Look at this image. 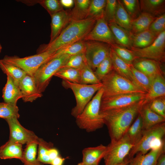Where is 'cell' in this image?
I'll return each instance as SVG.
<instances>
[{
    "label": "cell",
    "instance_id": "8992f818",
    "mask_svg": "<svg viewBox=\"0 0 165 165\" xmlns=\"http://www.w3.org/2000/svg\"><path fill=\"white\" fill-rule=\"evenodd\" d=\"M55 53L45 52L23 58L16 56L6 55L2 60L20 68L28 75L33 77L41 65L53 58Z\"/></svg>",
    "mask_w": 165,
    "mask_h": 165
},
{
    "label": "cell",
    "instance_id": "d6986e66",
    "mask_svg": "<svg viewBox=\"0 0 165 165\" xmlns=\"http://www.w3.org/2000/svg\"><path fill=\"white\" fill-rule=\"evenodd\" d=\"M108 24L113 35L116 44L130 50L132 47V33L118 25L115 22Z\"/></svg>",
    "mask_w": 165,
    "mask_h": 165
},
{
    "label": "cell",
    "instance_id": "11a10c76",
    "mask_svg": "<svg viewBox=\"0 0 165 165\" xmlns=\"http://www.w3.org/2000/svg\"><path fill=\"white\" fill-rule=\"evenodd\" d=\"M77 165H91L86 164L81 162H80L78 163Z\"/></svg>",
    "mask_w": 165,
    "mask_h": 165
},
{
    "label": "cell",
    "instance_id": "7402d4cb",
    "mask_svg": "<svg viewBox=\"0 0 165 165\" xmlns=\"http://www.w3.org/2000/svg\"><path fill=\"white\" fill-rule=\"evenodd\" d=\"M7 76L6 83L2 90V97L4 102L16 105L18 100L22 97L21 92L13 79L9 75Z\"/></svg>",
    "mask_w": 165,
    "mask_h": 165
},
{
    "label": "cell",
    "instance_id": "7c38bea8",
    "mask_svg": "<svg viewBox=\"0 0 165 165\" xmlns=\"http://www.w3.org/2000/svg\"><path fill=\"white\" fill-rule=\"evenodd\" d=\"M146 93H130L118 95L101 99L100 112L126 107L143 100Z\"/></svg>",
    "mask_w": 165,
    "mask_h": 165
},
{
    "label": "cell",
    "instance_id": "9c48e42d",
    "mask_svg": "<svg viewBox=\"0 0 165 165\" xmlns=\"http://www.w3.org/2000/svg\"><path fill=\"white\" fill-rule=\"evenodd\" d=\"M165 134V123L158 124L150 128L143 130L141 138L131 149L127 157L132 159L137 153L142 154L150 150L154 143L159 139L163 138Z\"/></svg>",
    "mask_w": 165,
    "mask_h": 165
},
{
    "label": "cell",
    "instance_id": "db71d44e",
    "mask_svg": "<svg viewBox=\"0 0 165 165\" xmlns=\"http://www.w3.org/2000/svg\"><path fill=\"white\" fill-rule=\"evenodd\" d=\"M130 160L126 158L124 161L118 165H128Z\"/></svg>",
    "mask_w": 165,
    "mask_h": 165
},
{
    "label": "cell",
    "instance_id": "74e56055",
    "mask_svg": "<svg viewBox=\"0 0 165 165\" xmlns=\"http://www.w3.org/2000/svg\"><path fill=\"white\" fill-rule=\"evenodd\" d=\"M79 70L80 83L83 84H94L101 83L94 72L87 64Z\"/></svg>",
    "mask_w": 165,
    "mask_h": 165
},
{
    "label": "cell",
    "instance_id": "4fadbf2b",
    "mask_svg": "<svg viewBox=\"0 0 165 165\" xmlns=\"http://www.w3.org/2000/svg\"><path fill=\"white\" fill-rule=\"evenodd\" d=\"M83 40L101 42L110 46L116 44L113 35L104 15L97 19L94 27Z\"/></svg>",
    "mask_w": 165,
    "mask_h": 165
},
{
    "label": "cell",
    "instance_id": "277c9868",
    "mask_svg": "<svg viewBox=\"0 0 165 165\" xmlns=\"http://www.w3.org/2000/svg\"><path fill=\"white\" fill-rule=\"evenodd\" d=\"M101 82L103 89L102 99L124 94L146 93L113 69L104 77Z\"/></svg>",
    "mask_w": 165,
    "mask_h": 165
},
{
    "label": "cell",
    "instance_id": "8d00e7d4",
    "mask_svg": "<svg viewBox=\"0 0 165 165\" xmlns=\"http://www.w3.org/2000/svg\"><path fill=\"white\" fill-rule=\"evenodd\" d=\"M111 49L122 60L129 65H132L138 58L130 50L116 44L110 46Z\"/></svg>",
    "mask_w": 165,
    "mask_h": 165
},
{
    "label": "cell",
    "instance_id": "e0dca14e",
    "mask_svg": "<svg viewBox=\"0 0 165 165\" xmlns=\"http://www.w3.org/2000/svg\"><path fill=\"white\" fill-rule=\"evenodd\" d=\"M165 97V80L163 75H158L152 80L150 87L145 94L143 105L150 103L155 99Z\"/></svg>",
    "mask_w": 165,
    "mask_h": 165
},
{
    "label": "cell",
    "instance_id": "d590c367",
    "mask_svg": "<svg viewBox=\"0 0 165 165\" xmlns=\"http://www.w3.org/2000/svg\"><path fill=\"white\" fill-rule=\"evenodd\" d=\"M54 76L69 82L80 83V74L78 69L70 68H64L59 69Z\"/></svg>",
    "mask_w": 165,
    "mask_h": 165
},
{
    "label": "cell",
    "instance_id": "8fae6325",
    "mask_svg": "<svg viewBox=\"0 0 165 165\" xmlns=\"http://www.w3.org/2000/svg\"><path fill=\"white\" fill-rule=\"evenodd\" d=\"M85 54L87 63L93 70L110 55L111 47L103 42L94 41H85Z\"/></svg>",
    "mask_w": 165,
    "mask_h": 165
},
{
    "label": "cell",
    "instance_id": "9a60e30c",
    "mask_svg": "<svg viewBox=\"0 0 165 165\" xmlns=\"http://www.w3.org/2000/svg\"><path fill=\"white\" fill-rule=\"evenodd\" d=\"M18 86L24 102H32L42 96L37 87L34 78L28 74L21 80Z\"/></svg>",
    "mask_w": 165,
    "mask_h": 165
},
{
    "label": "cell",
    "instance_id": "f6af8a7d",
    "mask_svg": "<svg viewBox=\"0 0 165 165\" xmlns=\"http://www.w3.org/2000/svg\"><path fill=\"white\" fill-rule=\"evenodd\" d=\"M38 3L44 7L50 16L64 10L60 0H38Z\"/></svg>",
    "mask_w": 165,
    "mask_h": 165
},
{
    "label": "cell",
    "instance_id": "d4e9b609",
    "mask_svg": "<svg viewBox=\"0 0 165 165\" xmlns=\"http://www.w3.org/2000/svg\"><path fill=\"white\" fill-rule=\"evenodd\" d=\"M141 12L149 14L156 17L165 13V0H140Z\"/></svg>",
    "mask_w": 165,
    "mask_h": 165
},
{
    "label": "cell",
    "instance_id": "bcb514c9",
    "mask_svg": "<svg viewBox=\"0 0 165 165\" xmlns=\"http://www.w3.org/2000/svg\"><path fill=\"white\" fill-rule=\"evenodd\" d=\"M117 4L118 0H106L104 15L108 23L115 22Z\"/></svg>",
    "mask_w": 165,
    "mask_h": 165
},
{
    "label": "cell",
    "instance_id": "603a6c76",
    "mask_svg": "<svg viewBox=\"0 0 165 165\" xmlns=\"http://www.w3.org/2000/svg\"><path fill=\"white\" fill-rule=\"evenodd\" d=\"M165 150L164 145L158 149L151 150L145 154L137 153L130 160L128 165H156L158 157Z\"/></svg>",
    "mask_w": 165,
    "mask_h": 165
},
{
    "label": "cell",
    "instance_id": "681fc988",
    "mask_svg": "<svg viewBox=\"0 0 165 165\" xmlns=\"http://www.w3.org/2000/svg\"><path fill=\"white\" fill-rule=\"evenodd\" d=\"M48 155L52 161L54 159L59 156L58 150L53 148L49 149L48 152Z\"/></svg>",
    "mask_w": 165,
    "mask_h": 165
},
{
    "label": "cell",
    "instance_id": "7bdbcfd3",
    "mask_svg": "<svg viewBox=\"0 0 165 165\" xmlns=\"http://www.w3.org/2000/svg\"><path fill=\"white\" fill-rule=\"evenodd\" d=\"M85 53L71 56L61 68L70 67L80 70L87 64Z\"/></svg>",
    "mask_w": 165,
    "mask_h": 165
},
{
    "label": "cell",
    "instance_id": "5b68a950",
    "mask_svg": "<svg viewBox=\"0 0 165 165\" xmlns=\"http://www.w3.org/2000/svg\"><path fill=\"white\" fill-rule=\"evenodd\" d=\"M63 86L71 89L76 100V105L72 109L71 115L76 118L82 112L95 94L103 87L101 82L94 84H83L63 80Z\"/></svg>",
    "mask_w": 165,
    "mask_h": 165
},
{
    "label": "cell",
    "instance_id": "f5cc1de1",
    "mask_svg": "<svg viewBox=\"0 0 165 165\" xmlns=\"http://www.w3.org/2000/svg\"><path fill=\"white\" fill-rule=\"evenodd\" d=\"M156 165H165V152L161 154L158 157Z\"/></svg>",
    "mask_w": 165,
    "mask_h": 165
},
{
    "label": "cell",
    "instance_id": "ba28073f",
    "mask_svg": "<svg viewBox=\"0 0 165 165\" xmlns=\"http://www.w3.org/2000/svg\"><path fill=\"white\" fill-rule=\"evenodd\" d=\"M134 146L125 134L117 141H111L103 157L105 165H118L123 162Z\"/></svg>",
    "mask_w": 165,
    "mask_h": 165
},
{
    "label": "cell",
    "instance_id": "5bb4252c",
    "mask_svg": "<svg viewBox=\"0 0 165 165\" xmlns=\"http://www.w3.org/2000/svg\"><path fill=\"white\" fill-rule=\"evenodd\" d=\"M18 119L16 117H12L5 119L9 128V140L22 145L38 141L39 138L34 132L23 127Z\"/></svg>",
    "mask_w": 165,
    "mask_h": 165
},
{
    "label": "cell",
    "instance_id": "e575fe53",
    "mask_svg": "<svg viewBox=\"0 0 165 165\" xmlns=\"http://www.w3.org/2000/svg\"><path fill=\"white\" fill-rule=\"evenodd\" d=\"M85 42L83 40L79 41L66 46L55 52L53 58L66 54L70 56L85 53Z\"/></svg>",
    "mask_w": 165,
    "mask_h": 165
},
{
    "label": "cell",
    "instance_id": "1f68e13d",
    "mask_svg": "<svg viewBox=\"0 0 165 165\" xmlns=\"http://www.w3.org/2000/svg\"><path fill=\"white\" fill-rule=\"evenodd\" d=\"M143 130L142 119L138 113L135 121L129 127L125 134L134 146L141 138Z\"/></svg>",
    "mask_w": 165,
    "mask_h": 165
},
{
    "label": "cell",
    "instance_id": "f907efd6",
    "mask_svg": "<svg viewBox=\"0 0 165 165\" xmlns=\"http://www.w3.org/2000/svg\"><path fill=\"white\" fill-rule=\"evenodd\" d=\"M65 159L59 156L52 160L51 165H62Z\"/></svg>",
    "mask_w": 165,
    "mask_h": 165
},
{
    "label": "cell",
    "instance_id": "ac0fdd59",
    "mask_svg": "<svg viewBox=\"0 0 165 165\" xmlns=\"http://www.w3.org/2000/svg\"><path fill=\"white\" fill-rule=\"evenodd\" d=\"M107 149V146L102 144L84 148L82 152V162L91 165H98L101 160L103 158Z\"/></svg>",
    "mask_w": 165,
    "mask_h": 165
},
{
    "label": "cell",
    "instance_id": "30bf717a",
    "mask_svg": "<svg viewBox=\"0 0 165 165\" xmlns=\"http://www.w3.org/2000/svg\"><path fill=\"white\" fill-rule=\"evenodd\" d=\"M138 58L149 59L161 63L165 61V31L149 46L142 48L132 47L130 50Z\"/></svg>",
    "mask_w": 165,
    "mask_h": 165
},
{
    "label": "cell",
    "instance_id": "7a4b0ae2",
    "mask_svg": "<svg viewBox=\"0 0 165 165\" xmlns=\"http://www.w3.org/2000/svg\"><path fill=\"white\" fill-rule=\"evenodd\" d=\"M143 99L128 107L100 112L111 141H117L124 135L138 114Z\"/></svg>",
    "mask_w": 165,
    "mask_h": 165
},
{
    "label": "cell",
    "instance_id": "3957f363",
    "mask_svg": "<svg viewBox=\"0 0 165 165\" xmlns=\"http://www.w3.org/2000/svg\"><path fill=\"white\" fill-rule=\"evenodd\" d=\"M103 93L102 87L97 92L82 112L75 118L76 124L79 128L90 132L104 126V121L100 112Z\"/></svg>",
    "mask_w": 165,
    "mask_h": 165
},
{
    "label": "cell",
    "instance_id": "44dd1931",
    "mask_svg": "<svg viewBox=\"0 0 165 165\" xmlns=\"http://www.w3.org/2000/svg\"><path fill=\"white\" fill-rule=\"evenodd\" d=\"M50 16L51 18V33L50 43L55 39L67 26L68 19V12L63 10Z\"/></svg>",
    "mask_w": 165,
    "mask_h": 165
},
{
    "label": "cell",
    "instance_id": "b9f144b4",
    "mask_svg": "<svg viewBox=\"0 0 165 165\" xmlns=\"http://www.w3.org/2000/svg\"><path fill=\"white\" fill-rule=\"evenodd\" d=\"M113 70L112 64L109 55L98 65L94 72L101 82L104 77Z\"/></svg>",
    "mask_w": 165,
    "mask_h": 165
},
{
    "label": "cell",
    "instance_id": "9f6ffc18",
    "mask_svg": "<svg viewBox=\"0 0 165 165\" xmlns=\"http://www.w3.org/2000/svg\"><path fill=\"white\" fill-rule=\"evenodd\" d=\"M2 49V47L0 43V53L1 52Z\"/></svg>",
    "mask_w": 165,
    "mask_h": 165
},
{
    "label": "cell",
    "instance_id": "f35d334b",
    "mask_svg": "<svg viewBox=\"0 0 165 165\" xmlns=\"http://www.w3.org/2000/svg\"><path fill=\"white\" fill-rule=\"evenodd\" d=\"M38 160L42 163L50 164L52 161L48 156L49 149L53 148V144L51 142H47L43 139L39 138L38 140Z\"/></svg>",
    "mask_w": 165,
    "mask_h": 165
},
{
    "label": "cell",
    "instance_id": "f546056e",
    "mask_svg": "<svg viewBox=\"0 0 165 165\" xmlns=\"http://www.w3.org/2000/svg\"><path fill=\"white\" fill-rule=\"evenodd\" d=\"M38 141H34L26 144L23 152L21 161L24 165H43L36 158Z\"/></svg>",
    "mask_w": 165,
    "mask_h": 165
},
{
    "label": "cell",
    "instance_id": "484cf974",
    "mask_svg": "<svg viewBox=\"0 0 165 165\" xmlns=\"http://www.w3.org/2000/svg\"><path fill=\"white\" fill-rule=\"evenodd\" d=\"M22 145L9 141L0 147V158L2 159L15 158L22 160Z\"/></svg>",
    "mask_w": 165,
    "mask_h": 165
},
{
    "label": "cell",
    "instance_id": "cb8c5ba5",
    "mask_svg": "<svg viewBox=\"0 0 165 165\" xmlns=\"http://www.w3.org/2000/svg\"><path fill=\"white\" fill-rule=\"evenodd\" d=\"M74 1V8L70 12H68V24L73 21L81 20L88 18V11L91 0Z\"/></svg>",
    "mask_w": 165,
    "mask_h": 165
},
{
    "label": "cell",
    "instance_id": "83f0119b",
    "mask_svg": "<svg viewBox=\"0 0 165 165\" xmlns=\"http://www.w3.org/2000/svg\"><path fill=\"white\" fill-rule=\"evenodd\" d=\"M110 56L112 62L113 69L121 76L133 82L132 74L130 67V65H129L120 59L111 49Z\"/></svg>",
    "mask_w": 165,
    "mask_h": 165
},
{
    "label": "cell",
    "instance_id": "836d02e7",
    "mask_svg": "<svg viewBox=\"0 0 165 165\" xmlns=\"http://www.w3.org/2000/svg\"><path fill=\"white\" fill-rule=\"evenodd\" d=\"M132 20L120 0L118 4L115 16V22L118 25L130 32Z\"/></svg>",
    "mask_w": 165,
    "mask_h": 165
},
{
    "label": "cell",
    "instance_id": "6da1fadb",
    "mask_svg": "<svg viewBox=\"0 0 165 165\" xmlns=\"http://www.w3.org/2000/svg\"><path fill=\"white\" fill-rule=\"evenodd\" d=\"M97 18L88 17L70 22L53 41L40 45L37 53L48 51L54 52L66 46L83 40L92 29Z\"/></svg>",
    "mask_w": 165,
    "mask_h": 165
},
{
    "label": "cell",
    "instance_id": "ab89813d",
    "mask_svg": "<svg viewBox=\"0 0 165 165\" xmlns=\"http://www.w3.org/2000/svg\"><path fill=\"white\" fill-rule=\"evenodd\" d=\"M106 0H91L88 11V17L97 18L104 15Z\"/></svg>",
    "mask_w": 165,
    "mask_h": 165
},
{
    "label": "cell",
    "instance_id": "c3c4849f",
    "mask_svg": "<svg viewBox=\"0 0 165 165\" xmlns=\"http://www.w3.org/2000/svg\"><path fill=\"white\" fill-rule=\"evenodd\" d=\"M148 104L152 110L165 118V97L155 99Z\"/></svg>",
    "mask_w": 165,
    "mask_h": 165
},
{
    "label": "cell",
    "instance_id": "816d5d0a",
    "mask_svg": "<svg viewBox=\"0 0 165 165\" xmlns=\"http://www.w3.org/2000/svg\"><path fill=\"white\" fill-rule=\"evenodd\" d=\"M60 1L63 7L67 8L72 7L74 4L73 0H61Z\"/></svg>",
    "mask_w": 165,
    "mask_h": 165
},
{
    "label": "cell",
    "instance_id": "7dc6e473",
    "mask_svg": "<svg viewBox=\"0 0 165 165\" xmlns=\"http://www.w3.org/2000/svg\"><path fill=\"white\" fill-rule=\"evenodd\" d=\"M148 29L156 36L165 31V13L156 17Z\"/></svg>",
    "mask_w": 165,
    "mask_h": 165
},
{
    "label": "cell",
    "instance_id": "2e32d148",
    "mask_svg": "<svg viewBox=\"0 0 165 165\" xmlns=\"http://www.w3.org/2000/svg\"><path fill=\"white\" fill-rule=\"evenodd\" d=\"M161 63L149 59L138 58L135 60L132 65L149 77L153 78L158 75H164Z\"/></svg>",
    "mask_w": 165,
    "mask_h": 165
},
{
    "label": "cell",
    "instance_id": "4316f807",
    "mask_svg": "<svg viewBox=\"0 0 165 165\" xmlns=\"http://www.w3.org/2000/svg\"><path fill=\"white\" fill-rule=\"evenodd\" d=\"M156 18L148 13L141 12L137 17L132 20L130 32L134 34L148 29Z\"/></svg>",
    "mask_w": 165,
    "mask_h": 165
},
{
    "label": "cell",
    "instance_id": "ffe728a7",
    "mask_svg": "<svg viewBox=\"0 0 165 165\" xmlns=\"http://www.w3.org/2000/svg\"><path fill=\"white\" fill-rule=\"evenodd\" d=\"M138 113L142 119L144 130L165 121V118L158 115L152 110L149 104L143 105Z\"/></svg>",
    "mask_w": 165,
    "mask_h": 165
},
{
    "label": "cell",
    "instance_id": "f1b7e54d",
    "mask_svg": "<svg viewBox=\"0 0 165 165\" xmlns=\"http://www.w3.org/2000/svg\"><path fill=\"white\" fill-rule=\"evenodd\" d=\"M157 36L148 29L132 35V46L137 48H142L152 44Z\"/></svg>",
    "mask_w": 165,
    "mask_h": 165
},
{
    "label": "cell",
    "instance_id": "d6a6232c",
    "mask_svg": "<svg viewBox=\"0 0 165 165\" xmlns=\"http://www.w3.org/2000/svg\"><path fill=\"white\" fill-rule=\"evenodd\" d=\"M130 67L132 74L133 82L142 91L147 93L150 87L153 78L137 69L132 65Z\"/></svg>",
    "mask_w": 165,
    "mask_h": 165
},
{
    "label": "cell",
    "instance_id": "4dcf8cb0",
    "mask_svg": "<svg viewBox=\"0 0 165 165\" xmlns=\"http://www.w3.org/2000/svg\"><path fill=\"white\" fill-rule=\"evenodd\" d=\"M0 68L3 72L10 76L15 84L18 86L21 80L27 74L24 71L14 65L7 63L0 60Z\"/></svg>",
    "mask_w": 165,
    "mask_h": 165
},
{
    "label": "cell",
    "instance_id": "52a82bcc",
    "mask_svg": "<svg viewBox=\"0 0 165 165\" xmlns=\"http://www.w3.org/2000/svg\"><path fill=\"white\" fill-rule=\"evenodd\" d=\"M70 56L64 54L47 61L37 70L33 77L37 87L42 93L45 90L53 76L64 64Z\"/></svg>",
    "mask_w": 165,
    "mask_h": 165
},
{
    "label": "cell",
    "instance_id": "60d3db41",
    "mask_svg": "<svg viewBox=\"0 0 165 165\" xmlns=\"http://www.w3.org/2000/svg\"><path fill=\"white\" fill-rule=\"evenodd\" d=\"M19 109L16 105L5 102H0V118L5 119L16 117H20Z\"/></svg>",
    "mask_w": 165,
    "mask_h": 165
},
{
    "label": "cell",
    "instance_id": "ee69618b",
    "mask_svg": "<svg viewBox=\"0 0 165 165\" xmlns=\"http://www.w3.org/2000/svg\"><path fill=\"white\" fill-rule=\"evenodd\" d=\"M120 1L131 20L137 17L141 13L139 0H122Z\"/></svg>",
    "mask_w": 165,
    "mask_h": 165
}]
</instances>
